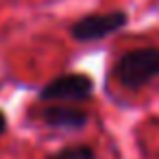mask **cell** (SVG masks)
I'll return each instance as SVG.
<instances>
[{
    "mask_svg": "<svg viewBox=\"0 0 159 159\" xmlns=\"http://www.w3.org/2000/svg\"><path fill=\"white\" fill-rule=\"evenodd\" d=\"M7 131V118H5V113L0 111V135H2Z\"/></svg>",
    "mask_w": 159,
    "mask_h": 159,
    "instance_id": "obj_6",
    "label": "cell"
},
{
    "mask_svg": "<svg viewBox=\"0 0 159 159\" xmlns=\"http://www.w3.org/2000/svg\"><path fill=\"white\" fill-rule=\"evenodd\" d=\"M42 120L59 129H83L87 124V111L70 105H50L42 109Z\"/></svg>",
    "mask_w": 159,
    "mask_h": 159,
    "instance_id": "obj_4",
    "label": "cell"
},
{
    "mask_svg": "<svg viewBox=\"0 0 159 159\" xmlns=\"http://www.w3.org/2000/svg\"><path fill=\"white\" fill-rule=\"evenodd\" d=\"M94 92V81L87 74H61L44 85L42 100H85Z\"/></svg>",
    "mask_w": 159,
    "mask_h": 159,
    "instance_id": "obj_3",
    "label": "cell"
},
{
    "mask_svg": "<svg viewBox=\"0 0 159 159\" xmlns=\"http://www.w3.org/2000/svg\"><path fill=\"white\" fill-rule=\"evenodd\" d=\"M50 159H96V152L94 148L79 144V146H68V148L57 150L55 155H50Z\"/></svg>",
    "mask_w": 159,
    "mask_h": 159,
    "instance_id": "obj_5",
    "label": "cell"
},
{
    "mask_svg": "<svg viewBox=\"0 0 159 159\" xmlns=\"http://www.w3.org/2000/svg\"><path fill=\"white\" fill-rule=\"evenodd\" d=\"M126 22H129V16L124 11L92 13V16H85L79 22H74L70 29V35L76 42H96V39H105L107 35L120 31Z\"/></svg>",
    "mask_w": 159,
    "mask_h": 159,
    "instance_id": "obj_2",
    "label": "cell"
},
{
    "mask_svg": "<svg viewBox=\"0 0 159 159\" xmlns=\"http://www.w3.org/2000/svg\"><path fill=\"white\" fill-rule=\"evenodd\" d=\"M116 79L126 89H139L159 76V48H139L122 55L113 68Z\"/></svg>",
    "mask_w": 159,
    "mask_h": 159,
    "instance_id": "obj_1",
    "label": "cell"
}]
</instances>
